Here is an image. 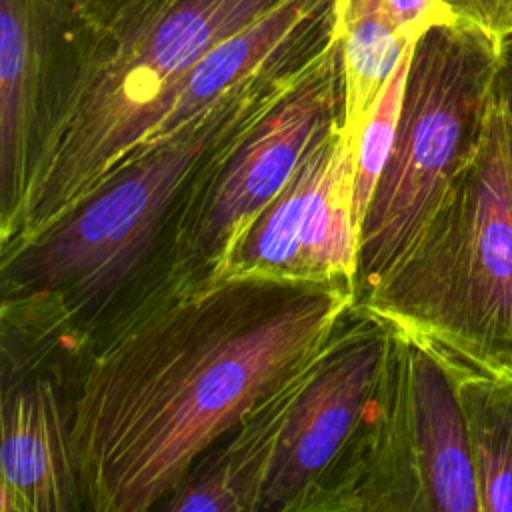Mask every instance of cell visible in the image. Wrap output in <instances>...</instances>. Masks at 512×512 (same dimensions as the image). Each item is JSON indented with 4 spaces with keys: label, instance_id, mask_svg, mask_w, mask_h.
<instances>
[{
    "label": "cell",
    "instance_id": "obj_1",
    "mask_svg": "<svg viewBox=\"0 0 512 512\" xmlns=\"http://www.w3.org/2000/svg\"><path fill=\"white\" fill-rule=\"evenodd\" d=\"M356 294L342 280L168 270L84 338L66 394L82 510L144 512L302 370Z\"/></svg>",
    "mask_w": 512,
    "mask_h": 512
},
{
    "label": "cell",
    "instance_id": "obj_2",
    "mask_svg": "<svg viewBox=\"0 0 512 512\" xmlns=\"http://www.w3.org/2000/svg\"><path fill=\"white\" fill-rule=\"evenodd\" d=\"M318 58L288 60L246 78L176 132L138 150L46 230L2 250L4 342H14L4 350L44 358L56 346L78 348L80 336L126 306L146 282L200 170Z\"/></svg>",
    "mask_w": 512,
    "mask_h": 512
},
{
    "label": "cell",
    "instance_id": "obj_3",
    "mask_svg": "<svg viewBox=\"0 0 512 512\" xmlns=\"http://www.w3.org/2000/svg\"><path fill=\"white\" fill-rule=\"evenodd\" d=\"M290 0H76L80 62L44 122L24 196L0 228L14 248L76 208L164 120L178 82L218 44Z\"/></svg>",
    "mask_w": 512,
    "mask_h": 512
},
{
    "label": "cell",
    "instance_id": "obj_4",
    "mask_svg": "<svg viewBox=\"0 0 512 512\" xmlns=\"http://www.w3.org/2000/svg\"><path fill=\"white\" fill-rule=\"evenodd\" d=\"M354 310L476 370L512 374V170L494 84L476 156Z\"/></svg>",
    "mask_w": 512,
    "mask_h": 512
},
{
    "label": "cell",
    "instance_id": "obj_5",
    "mask_svg": "<svg viewBox=\"0 0 512 512\" xmlns=\"http://www.w3.org/2000/svg\"><path fill=\"white\" fill-rule=\"evenodd\" d=\"M502 36L450 20L412 46L398 128L358 236L354 308L402 262L456 174L476 156Z\"/></svg>",
    "mask_w": 512,
    "mask_h": 512
},
{
    "label": "cell",
    "instance_id": "obj_6",
    "mask_svg": "<svg viewBox=\"0 0 512 512\" xmlns=\"http://www.w3.org/2000/svg\"><path fill=\"white\" fill-rule=\"evenodd\" d=\"M344 114L342 48L336 42L310 70L194 178L150 276L210 270L258 212L288 184L312 146Z\"/></svg>",
    "mask_w": 512,
    "mask_h": 512
},
{
    "label": "cell",
    "instance_id": "obj_7",
    "mask_svg": "<svg viewBox=\"0 0 512 512\" xmlns=\"http://www.w3.org/2000/svg\"><path fill=\"white\" fill-rule=\"evenodd\" d=\"M360 322L336 332L324 356L296 396L278 438L258 510L320 508L326 478L344 450L354 462L352 508L360 510V494L376 448L392 328L360 314ZM380 424V420H378ZM334 476V474H332Z\"/></svg>",
    "mask_w": 512,
    "mask_h": 512
},
{
    "label": "cell",
    "instance_id": "obj_8",
    "mask_svg": "<svg viewBox=\"0 0 512 512\" xmlns=\"http://www.w3.org/2000/svg\"><path fill=\"white\" fill-rule=\"evenodd\" d=\"M340 126L312 146L288 184L258 212L214 270L286 280H342L354 286L356 142Z\"/></svg>",
    "mask_w": 512,
    "mask_h": 512
},
{
    "label": "cell",
    "instance_id": "obj_9",
    "mask_svg": "<svg viewBox=\"0 0 512 512\" xmlns=\"http://www.w3.org/2000/svg\"><path fill=\"white\" fill-rule=\"evenodd\" d=\"M78 62L76 0H0V228L24 196L34 142Z\"/></svg>",
    "mask_w": 512,
    "mask_h": 512
},
{
    "label": "cell",
    "instance_id": "obj_10",
    "mask_svg": "<svg viewBox=\"0 0 512 512\" xmlns=\"http://www.w3.org/2000/svg\"><path fill=\"white\" fill-rule=\"evenodd\" d=\"M10 360V358H4ZM60 370L4 364L0 512L82 510Z\"/></svg>",
    "mask_w": 512,
    "mask_h": 512
},
{
    "label": "cell",
    "instance_id": "obj_11",
    "mask_svg": "<svg viewBox=\"0 0 512 512\" xmlns=\"http://www.w3.org/2000/svg\"><path fill=\"white\" fill-rule=\"evenodd\" d=\"M316 364L288 380L260 408L216 442L158 510H258L260 492L288 412Z\"/></svg>",
    "mask_w": 512,
    "mask_h": 512
},
{
    "label": "cell",
    "instance_id": "obj_12",
    "mask_svg": "<svg viewBox=\"0 0 512 512\" xmlns=\"http://www.w3.org/2000/svg\"><path fill=\"white\" fill-rule=\"evenodd\" d=\"M336 32L342 48V132L358 134L382 88L416 42L402 36L386 0H336Z\"/></svg>",
    "mask_w": 512,
    "mask_h": 512
},
{
    "label": "cell",
    "instance_id": "obj_13",
    "mask_svg": "<svg viewBox=\"0 0 512 512\" xmlns=\"http://www.w3.org/2000/svg\"><path fill=\"white\" fill-rule=\"evenodd\" d=\"M444 360L468 426L480 508L512 512V374H488L448 356Z\"/></svg>",
    "mask_w": 512,
    "mask_h": 512
},
{
    "label": "cell",
    "instance_id": "obj_14",
    "mask_svg": "<svg viewBox=\"0 0 512 512\" xmlns=\"http://www.w3.org/2000/svg\"><path fill=\"white\" fill-rule=\"evenodd\" d=\"M414 46V44H412ZM412 46L382 88L378 100L374 102L372 110L368 112V118L358 134L356 140V168H354V220L358 226V236H360V226L364 222L368 204L374 196L376 184L380 180V174L388 162L396 128H398V118H400V108H402V96H404V82H406V72L410 64V54Z\"/></svg>",
    "mask_w": 512,
    "mask_h": 512
},
{
    "label": "cell",
    "instance_id": "obj_15",
    "mask_svg": "<svg viewBox=\"0 0 512 512\" xmlns=\"http://www.w3.org/2000/svg\"><path fill=\"white\" fill-rule=\"evenodd\" d=\"M388 10L408 40H418L428 28L456 20L442 0H386Z\"/></svg>",
    "mask_w": 512,
    "mask_h": 512
},
{
    "label": "cell",
    "instance_id": "obj_16",
    "mask_svg": "<svg viewBox=\"0 0 512 512\" xmlns=\"http://www.w3.org/2000/svg\"><path fill=\"white\" fill-rule=\"evenodd\" d=\"M458 20L478 24L498 36L512 30V0H442Z\"/></svg>",
    "mask_w": 512,
    "mask_h": 512
},
{
    "label": "cell",
    "instance_id": "obj_17",
    "mask_svg": "<svg viewBox=\"0 0 512 512\" xmlns=\"http://www.w3.org/2000/svg\"><path fill=\"white\" fill-rule=\"evenodd\" d=\"M494 92L502 108L508 158H510V170H512V30H508L500 42V58H498V68L494 76Z\"/></svg>",
    "mask_w": 512,
    "mask_h": 512
}]
</instances>
